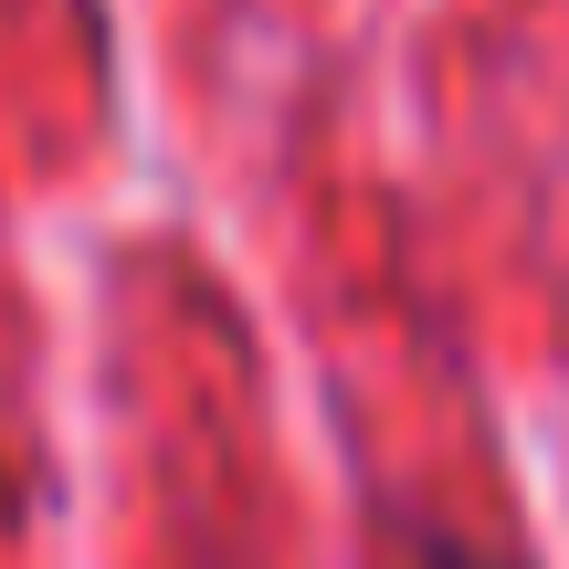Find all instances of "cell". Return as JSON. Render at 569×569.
<instances>
[{
	"mask_svg": "<svg viewBox=\"0 0 569 569\" xmlns=\"http://www.w3.org/2000/svg\"><path fill=\"white\" fill-rule=\"evenodd\" d=\"M411 549H422L411 569H507V559H486V549H475V538H443V528H422Z\"/></svg>",
	"mask_w": 569,
	"mask_h": 569,
	"instance_id": "1",
	"label": "cell"
}]
</instances>
